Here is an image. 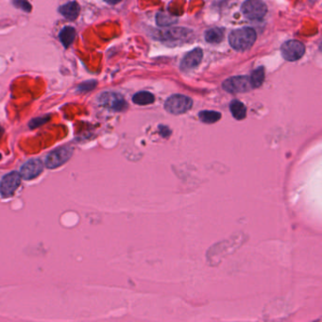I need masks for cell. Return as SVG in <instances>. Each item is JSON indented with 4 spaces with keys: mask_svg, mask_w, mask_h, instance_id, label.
Segmentation results:
<instances>
[{
    "mask_svg": "<svg viewBox=\"0 0 322 322\" xmlns=\"http://www.w3.org/2000/svg\"><path fill=\"white\" fill-rule=\"evenodd\" d=\"M60 12L64 18L74 21L76 20L81 12V6L77 1H70L60 7Z\"/></svg>",
    "mask_w": 322,
    "mask_h": 322,
    "instance_id": "obj_11",
    "label": "cell"
},
{
    "mask_svg": "<svg viewBox=\"0 0 322 322\" xmlns=\"http://www.w3.org/2000/svg\"><path fill=\"white\" fill-rule=\"evenodd\" d=\"M44 169V165L39 159H31L25 163L20 169V176L25 179H32L38 177Z\"/></svg>",
    "mask_w": 322,
    "mask_h": 322,
    "instance_id": "obj_9",
    "label": "cell"
},
{
    "mask_svg": "<svg viewBox=\"0 0 322 322\" xmlns=\"http://www.w3.org/2000/svg\"><path fill=\"white\" fill-rule=\"evenodd\" d=\"M21 183V176L19 173L13 171L7 174L1 181L0 192L4 197L12 196Z\"/></svg>",
    "mask_w": 322,
    "mask_h": 322,
    "instance_id": "obj_8",
    "label": "cell"
},
{
    "mask_svg": "<svg viewBox=\"0 0 322 322\" xmlns=\"http://www.w3.org/2000/svg\"><path fill=\"white\" fill-rule=\"evenodd\" d=\"M96 86V81H88V82L80 84V86L78 87V90L81 92H89V91L93 90Z\"/></svg>",
    "mask_w": 322,
    "mask_h": 322,
    "instance_id": "obj_20",
    "label": "cell"
},
{
    "mask_svg": "<svg viewBox=\"0 0 322 322\" xmlns=\"http://www.w3.org/2000/svg\"><path fill=\"white\" fill-rule=\"evenodd\" d=\"M74 149L70 146H62L50 152L46 159V166L48 168H56L65 164L73 154Z\"/></svg>",
    "mask_w": 322,
    "mask_h": 322,
    "instance_id": "obj_5",
    "label": "cell"
},
{
    "mask_svg": "<svg viewBox=\"0 0 322 322\" xmlns=\"http://www.w3.org/2000/svg\"><path fill=\"white\" fill-rule=\"evenodd\" d=\"M241 11L250 20H261L267 12V7L262 0H247L243 3Z\"/></svg>",
    "mask_w": 322,
    "mask_h": 322,
    "instance_id": "obj_3",
    "label": "cell"
},
{
    "mask_svg": "<svg viewBox=\"0 0 322 322\" xmlns=\"http://www.w3.org/2000/svg\"><path fill=\"white\" fill-rule=\"evenodd\" d=\"M223 89L228 93H246L253 89L250 77L235 76L223 83Z\"/></svg>",
    "mask_w": 322,
    "mask_h": 322,
    "instance_id": "obj_4",
    "label": "cell"
},
{
    "mask_svg": "<svg viewBox=\"0 0 322 322\" xmlns=\"http://www.w3.org/2000/svg\"><path fill=\"white\" fill-rule=\"evenodd\" d=\"M12 3L16 8H18V9L24 11V12H30L32 10V7L30 5V3L29 1H27V0H13Z\"/></svg>",
    "mask_w": 322,
    "mask_h": 322,
    "instance_id": "obj_18",
    "label": "cell"
},
{
    "mask_svg": "<svg viewBox=\"0 0 322 322\" xmlns=\"http://www.w3.org/2000/svg\"><path fill=\"white\" fill-rule=\"evenodd\" d=\"M48 120H49V117H48L34 118V119H32L30 122H29V128H31V129L37 128V127H39V126L45 124V123H47Z\"/></svg>",
    "mask_w": 322,
    "mask_h": 322,
    "instance_id": "obj_21",
    "label": "cell"
},
{
    "mask_svg": "<svg viewBox=\"0 0 322 322\" xmlns=\"http://www.w3.org/2000/svg\"><path fill=\"white\" fill-rule=\"evenodd\" d=\"M99 102L102 106L116 112L124 111L127 108V102L125 101L124 97L119 94L112 92L103 93L99 96Z\"/></svg>",
    "mask_w": 322,
    "mask_h": 322,
    "instance_id": "obj_7",
    "label": "cell"
},
{
    "mask_svg": "<svg viewBox=\"0 0 322 322\" xmlns=\"http://www.w3.org/2000/svg\"><path fill=\"white\" fill-rule=\"evenodd\" d=\"M193 105L191 98L183 95L169 96L165 103V109L172 115H181L189 111Z\"/></svg>",
    "mask_w": 322,
    "mask_h": 322,
    "instance_id": "obj_2",
    "label": "cell"
},
{
    "mask_svg": "<svg viewBox=\"0 0 322 322\" xmlns=\"http://www.w3.org/2000/svg\"><path fill=\"white\" fill-rule=\"evenodd\" d=\"M132 101H133V103H135L137 105L145 106V105L152 104L155 101V97L149 92L142 91V92L136 93L134 96H132Z\"/></svg>",
    "mask_w": 322,
    "mask_h": 322,
    "instance_id": "obj_13",
    "label": "cell"
},
{
    "mask_svg": "<svg viewBox=\"0 0 322 322\" xmlns=\"http://www.w3.org/2000/svg\"><path fill=\"white\" fill-rule=\"evenodd\" d=\"M281 52L283 57L289 61H295L299 60L304 52H305V47L302 43L291 40L287 41L285 44H283L281 48Z\"/></svg>",
    "mask_w": 322,
    "mask_h": 322,
    "instance_id": "obj_6",
    "label": "cell"
},
{
    "mask_svg": "<svg viewBox=\"0 0 322 322\" xmlns=\"http://www.w3.org/2000/svg\"><path fill=\"white\" fill-rule=\"evenodd\" d=\"M200 119L206 124H213L221 118V114L214 111H203L199 114Z\"/></svg>",
    "mask_w": 322,
    "mask_h": 322,
    "instance_id": "obj_16",
    "label": "cell"
},
{
    "mask_svg": "<svg viewBox=\"0 0 322 322\" xmlns=\"http://www.w3.org/2000/svg\"><path fill=\"white\" fill-rule=\"evenodd\" d=\"M157 23L159 26H168L171 25L172 23H175L177 20L176 19H172V17L167 16L164 13H159L157 15Z\"/></svg>",
    "mask_w": 322,
    "mask_h": 322,
    "instance_id": "obj_19",
    "label": "cell"
},
{
    "mask_svg": "<svg viewBox=\"0 0 322 322\" xmlns=\"http://www.w3.org/2000/svg\"><path fill=\"white\" fill-rule=\"evenodd\" d=\"M76 35H77L76 29L68 26V27H64L60 30L59 38H60V42L63 45V47L67 48L71 46L72 43L74 42V40L76 38Z\"/></svg>",
    "mask_w": 322,
    "mask_h": 322,
    "instance_id": "obj_12",
    "label": "cell"
},
{
    "mask_svg": "<svg viewBox=\"0 0 322 322\" xmlns=\"http://www.w3.org/2000/svg\"><path fill=\"white\" fill-rule=\"evenodd\" d=\"M203 56V50L201 48H195L184 56L180 63V69L182 71H189L195 69L201 63Z\"/></svg>",
    "mask_w": 322,
    "mask_h": 322,
    "instance_id": "obj_10",
    "label": "cell"
},
{
    "mask_svg": "<svg viewBox=\"0 0 322 322\" xmlns=\"http://www.w3.org/2000/svg\"><path fill=\"white\" fill-rule=\"evenodd\" d=\"M205 40L210 44H218L220 43L224 38V32L221 29L218 28H213L205 32Z\"/></svg>",
    "mask_w": 322,
    "mask_h": 322,
    "instance_id": "obj_15",
    "label": "cell"
},
{
    "mask_svg": "<svg viewBox=\"0 0 322 322\" xmlns=\"http://www.w3.org/2000/svg\"><path fill=\"white\" fill-rule=\"evenodd\" d=\"M251 85L253 88H258L262 85L264 80V68L263 67H258L252 72L251 77Z\"/></svg>",
    "mask_w": 322,
    "mask_h": 322,
    "instance_id": "obj_17",
    "label": "cell"
},
{
    "mask_svg": "<svg viewBox=\"0 0 322 322\" xmlns=\"http://www.w3.org/2000/svg\"><path fill=\"white\" fill-rule=\"evenodd\" d=\"M105 2H107L108 4H111V5H115V4H117L119 3L120 1L122 0H104Z\"/></svg>",
    "mask_w": 322,
    "mask_h": 322,
    "instance_id": "obj_22",
    "label": "cell"
},
{
    "mask_svg": "<svg viewBox=\"0 0 322 322\" xmlns=\"http://www.w3.org/2000/svg\"><path fill=\"white\" fill-rule=\"evenodd\" d=\"M230 110L233 117L237 120L244 119L247 116V109L239 100H233L230 104Z\"/></svg>",
    "mask_w": 322,
    "mask_h": 322,
    "instance_id": "obj_14",
    "label": "cell"
},
{
    "mask_svg": "<svg viewBox=\"0 0 322 322\" xmlns=\"http://www.w3.org/2000/svg\"><path fill=\"white\" fill-rule=\"evenodd\" d=\"M256 32L251 28L234 29L229 36V43L235 51L244 52L249 50L256 41Z\"/></svg>",
    "mask_w": 322,
    "mask_h": 322,
    "instance_id": "obj_1",
    "label": "cell"
},
{
    "mask_svg": "<svg viewBox=\"0 0 322 322\" xmlns=\"http://www.w3.org/2000/svg\"><path fill=\"white\" fill-rule=\"evenodd\" d=\"M1 131H2V129H0V133H1Z\"/></svg>",
    "mask_w": 322,
    "mask_h": 322,
    "instance_id": "obj_23",
    "label": "cell"
},
{
    "mask_svg": "<svg viewBox=\"0 0 322 322\" xmlns=\"http://www.w3.org/2000/svg\"><path fill=\"white\" fill-rule=\"evenodd\" d=\"M1 157H2V155H1V154H0V159H1Z\"/></svg>",
    "mask_w": 322,
    "mask_h": 322,
    "instance_id": "obj_24",
    "label": "cell"
}]
</instances>
